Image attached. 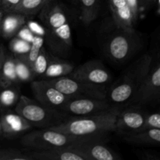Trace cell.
I'll list each match as a JSON object with an SVG mask.
<instances>
[{
  "instance_id": "5b68a950",
  "label": "cell",
  "mask_w": 160,
  "mask_h": 160,
  "mask_svg": "<svg viewBox=\"0 0 160 160\" xmlns=\"http://www.w3.org/2000/svg\"><path fill=\"white\" fill-rule=\"evenodd\" d=\"M81 140L60 131L51 129L36 130L25 134L21 139L24 146L35 151L64 148Z\"/></svg>"
},
{
  "instance_id": "9a60e30c",
  "label": "cell",
  "mask_w": 160,
  "mask_h": 160,
  "mask_svg": "<svg viewBox=\"0 0 160 160\" xmlns=\"http://www.w3.org/2000/svg\"><path fill=\"white\" fill-rule=\"evenodd\" d=\"M32 160H86L80 153L64 147L29 153Z\"/></svg>"
},
{
  "instance_id": "cb8c5ba5",
  "label": "cell",
  "mask_w": 160,
  "mask_h": 160,
  "mask_svg": "<svg viewBox=\"0 0 160 160\" xmlns=\"http://www.w3.org/2000/svg\"><path fill=\"white\" fill-rule=\"evenodd\" d=\"M52 57V56L48 54L46 50H45V48L42 47L37 59H36V60L34 61L32 67H31L33 72L34 73V76L36 77L44 75L48 63L51 61Z\"/></svg>"
},
{
  "instance_id": "484cf974",
  "label": "cell",
  "mask_w": 160,
  "mask_h": 160,
  "mask_svg": "<svg viewBox=\"0 0 160 160\" xmlns=\"http://www.w3.org/2000/svg\"><path fill=\"white\" fill-rule=\"evenodd\" d=\"M31 49H30L29 52H28L24 57H20V58L23 59V60L26 61V62L31 66V67H32L33 63H34V61H35L36 59H37L41 49H42V47H43L44 37L34 35V38H33L32 42H31Z\"/></svg>"
},
{
  "instance_id": "f35d334b",
  "label": "cell",
  "mask_w": 160,
  "mask_h": 160,
  "mask_svg": "<svg viewBox=\"0 0 160 160\" xmlns=\"http://www.w3.org/2000/svg\"><path fill=\"white\" fill-rule=\"evenodd\" d=\"M1 3H2V0H0V6H1Z\"/></svg>"
},
{
  "instance_id": "44dd1931",
  "label": "cell",
  "mask_w": 160,
  "mask_h": 160,
  "mask_svg": "<svg viewBox=\"0 0 160 160\" xmlns=\"http://www.w3.org/2000/svg\"><path fill=\"white\" fill-rule=\"evenodd\" d=\"M74 67L73 64L52 56L44 73V76L47 79H52L59 77L67 76L72 73Z\"/></svg>"
},
{
  "instance_id": "30bf717a",
  "label": "cell",
  "mask_w": 160,
  "mask_h": 160,
  "mask_svg": "<svg viewBox=\"0 0 160 160\" xmlns=\"http://www.w3.org/2000/svg\"><path fill=\"white\" fill-rule=\"evenodd\" d=\"M113 105L107 99L92 98H70L62 107L61 112L75 117H87L111 109Z\"/></svg>"
},
{
  "instance_id": "9c48e42d",
  "label": "cell",
  "mask_w": 160,
  "mask_h": 160,
  "mask_svg": "<svg viewBox=\"0 0 160 160\" xmlns=\"http://www.w3.org/2000/svg\"><path fill=\"white\" fill-rule=\"evenodd\" d=\"M33 95L38 102L49 109L61 112L64 105L70 97L64 95L52 85L46 79L31 82Z\"/></svg>"
},
{
  "instance_id": "7a4b0ae2",
  "label": "cell",
  "mask_w": 160,
  "mask_h": 160,
  "mask_svg": "<svg viewBox=\"0 0 160 160\" xmlns=\"http://www.w3.org/2000/svg\"><path fill=\"white\" fill-rule=\"evenodd\" d=\"M152 63L150 55L145 54L134 61L106 93V98L113 106L129 103L141 88Z\"/></svg>"
},
{
  "instance_id": "5bb4252c",
  "label": "cell",
  "mask_w": 160,
  "mask_h": 160,
  "mask_svg": "<svg viewBox=\"0 0 160 160\" xmlns=\"http://www.w3.org/2000/svg\"><path fill=\"white\" fill-rule=\"evenodd\" d=\"M112 19L119 29L134 31V22L127 0H109Z\"/></svg>"
},
{
  "instance_id": "8d00e7d4",
  "label": "cell",
  "mask_w": 160,
  "mask_h": 160,
  "mask_svg": "<svg viewBox=\"0 0 160 160\" xmlns=\"http://www.w3.org/2000/svg\"><path fill=\"white\" fill-rule=\"evenodd\" d=\"M158 6H159V12H160V0H158Z\"/></svg>"
},
{
  "instance_id": "d6a6232c",
  "label": "cell",
  "mask_w": 160,
  "mask_h": 160,
  "mask_svg": "<svg viewBox=\"0 0 160 160\" xmlns=\"http://www.w3.org/2000/svg\"><path fill=\"white\" fill-rule=\"evenodd\" d=\"M127 2H128L130 9H131L134 23H136V22L138 21V19L139 10H140L138 0H127Z\"/></svg>"
},
{
  "instance_id": "f1b7e54d",
  "label": "cell",
  "mask_w": 160,
  "mask_h": 160,
  "mask_svg": "<svg viewBox=\"0 0 160 160\" xmlns=\"http://www.w3.org/2000/svg\"><path fill=\"white\" fill-rule=\"evenodd\" d=\"M148 128L160 129V112L147 115L146 129Z\"/></svg>"
},
{
  "instance_id": "603a6c76",
  "label": "cell",
  "mask_w": 160,
  "mask_h": 160,
  "mask_svg": "<svg viewBox=\"0 0 160 160\" xmlns=\"http://www.w3.org/2000/svg\"><path fill=\"white\" fill-rule=\"evenodd\" d=\"M14 58H15L16 73L19 81L28 82L33 81L35 76L31 66L26 61L18 56H14Z\"/></svg>"
},
{
  "instance_id": "ac0fdd59",
  "label": "cell",
  "mask_w": 160,
  "mask_h": 160,
  "mask_svg": "<svg viewBox=\"0 0 160 160\" xmlns=\"http://www.w3.org/2000/svg\"><path fill=\"white\" fill-rule=\"evenodd\" d=\"M17 82H19V80L16 73L14 55L5 52L0 69V84L3 87L7 88Z\"/></svg>"
},
{
  "instance_id": "277c9868",
  "label": "cell",
  "mask_w": 160,
  "mask_h": 160,
  "mask_svg": "<svg viewBox=\"0 0 160 160\" xmlns=\"http://www.w3.org/2000/svg\"><path fill=\"white\" fill-rule=\"evenodd\" d=\"M16 112L28 120L31 125L45 127L58 124L61 115L59 111L49 109L36 100L31 99L25 95H21L17 101Z\"/></svg>"
},
{
  "instance_id": "ffe728a7",
  "label": "cell",
  "mask_w": 160,
  "mask_h": 160,
  "mask_svg": "<svg viewBox=\"0 0 160 160\" xmlns=\"http://www.w3.org/2000/svg\"><path fill=\"white\" fill-rule=\"evenodd\" d=\"M124 138L127 142L134 144L160 145V129L148 128L141 132L127 134Z\"/></svg>"
},
{
  "instance_id": "1f68e13d",
  "label": "cell",
  "mask_w": 160,
  "mask_h": 160,
  "mask_svg": "<svg viewBox=\"0 0 160 160\" xmlns=\"http://www.w3.org/2000/svg\"><path fill=\"white\" fill-rule=\"evenodd\" d=\"M16 36L20 38L23 39V40L27 41V42H32L33 38L34 37V34L31 32V30L29 29V28L28 27V25L25 24L22 27L21 29L17 32V34H16Z\"/></svg>"
},
{
  "instance_id": "d6986e66",
  "label": "cell",
  "mask_w": 160,
  "mask_h": 160,
  "mask_svg": "<svg viewBox=\"0 0 160 160\" xmlns=\"http://www.w3.org/2000/svg\"><path fill=\"white\" fill-rule=\"evenodd\" d=\"M80 9V19L84 25H89L99 12V0H72Z\"/></svg>"
},
{
  "instance_id": "4dcf8cb0",
  "label": "cell",
  "mask_w": 160,
  "mask_h": 160,
  "mask_svg": "<svg viewBox=\"0 0 160 160\" xmlns=\"http://www.w3.org/2000/svg\"><path fill=\"white\" fill-rule=\"evenodd\" d=\"M21 0H2L1 7L6 13L14 12Z\"/></svg>"
},
{
  "instance_id": "8992f818",
  "label": "cell",
  "mask_w": 160,
  "mask_h": 160,
  "mask_svg": "<svg viewBox=\"0 0 160 160\" xmlns=\"http://www.w3.org/2000/svg\"><path fill=\"white\" fill-rule=\"evenodd\" d=\"M59 92L70 98H92L107 99L105 86L96 85L78 81L67 76L46 79Z\"/></svg>"
},
{
  "instance_id": "4316f807",
  "label": "cell",
  "mask_w": 160,
  "mask_h": 160,
  "mask_svg": "<svg viewBox=\"0 0 160 160\" xmlns=\"http://www.w3.org/2000/svg\"><path fill=\"white\" fill-rule=\"evenodd\" d=\"M0 160H32L29 153L25 154L20 150L9 148L0 150Z\"/></svg>"
},
{
  "instance_id": "d590c367",
  "label": "cell",
  "mask_w": 160,
  "mask_h": 160,
  "mask_svg": "<svg viewBox=\"0 0 160 160\" xmlns=\"http://www.w3.org/2000/svg\"><path fill=\"white\" fill-rule=\"evenodd\" d=\"M6 12H4V10L2 9V8L0 6V36H1V26H2V21L3 17H4V14Z\"/></svg>"
},
{
  "instance_id": "7c38bea8",
  "label": "cell",
  "mask_w": 160,
  "mask_h": 160,
  "mask_svg": "<svg viewBox=\"0 0 160 160\" xmlns=\"http://www.w3.org/2000/svg\"><path fill=\"white\" fill-rule=\"evenodd\" d=\"M102 140L81 139L67 148L80 153L86 160H118V155L109 147L103 145Z\"/></svg>"
},
{
  "instance_id": "6da1fadb",
  "label": "cell",
  "mask_w": 160,
  "mask_h": 160,
  "mask_svg": "<svg viewBox=\"0 0 160 160\" xmlns=\"http://www.w3.org/2000/svg\"><path fill=\"white\" fill-rule=\"evenodd\" d=\"M120 112L117 106L87 117H73L49 128L81 139L102 140L108 133L116 131V120Z\"/></svg>"
},
{
  "instance_id": "52a82bcc",
  "label": "cell",
  "mask_w": 160,
  "mask_h": 160,
  "mask_svg": "<svg viewBox=\"0 0 160 160\" xmlns=\"http://www.w3.org/2000/svg\"><path fill=\"white\" fill-rule=\"evenodd\" d=\"M139 40L135 31H128L119 29L109 38L106 45V52L112 60L124 62L135 52Z\"/></svg>"
},
{
  "instance_id": "836d02e7",
  "label": "cell",
  "mask_w": 160,
  "mask_h": 160,
  "mask_svg": "<svg viewBox=\"0 0 160 160\" xmlns=\"http://www.w3.org/2000/svg\"><path fill=\"white\" fill-rule=\"evenodd\" d=\"M5 55V50L3 48L2 45H0V69H1L2 67V59H3V56Z\"/></svg>"
},
{
  "instance_id": "f546056e",
  "label": "cell",
  "mask_w": 160,
  "mask_h": 160,
  "mask_svg": "<svg viewBox=\"0 0 160 160\" xmlns=\"http://www.w3.org/2000/svg\"><path fill=\"white\" fill-rule=\"evenodd\" d=\"M26 24L28 25L29 29L31 30V32L34 35L42 36V37H45L46 35V31H45V28L43 26H42V25L39 24V23H38L37 22L30 20V21H27Z\"/></svg>"
},
{
  "instance_id": "4fadbf2b",
  "label": "cell",
  "mask_w": 160,
  "mask_h": 160,
  "mask_svg": "<svg viewBox=\"0 0 160 160\" xmlns=\"http://www.w3.org/2000/svg\"><path fill=\"white\" fill-rule=\"evenodd\" d=\"M147 115L135 106L120 110L116 120V131L127 135L145 131L146 130Z\"/></svg>"
},
{
  "instance_id": "e575fe53",
  "label": "cell",
  "mask_w": 160,
  "mask_h": 160,
  "mask_svg": "<svg viewBox=\"0 0 160 160\" xmlns=\"http://www.w3.org/2000/svg\"><path fill=\"white\" fill-rule=\"evenodd\" d=\"M154 0H138V3H139V6H145L146 5L149 4V3L152 2Z\"/></svg>"
},
{
  "instance_id": "ba28073f",
  "label": "cell",
  "mask_w": 160,
  "mask_h": 160,
  "mask_svg": "<svg viewBox=\"0 0 160 160\" xmlns=\"http://www.w3.org/2000/svg\"><path fill=\"white\" fill-rule=\"evenodd\" d=\"M160 102V61L151 68L143 84L128 104L134 106L156 105Z\"/></svg>"
},
{
  "instance_id": "8fae6325",
  "label": "cell",
  "mask_w": 160,
  "mask_h": 160,
  "mask_svg": "<svg viewBox=\"0 0 160 160\" xmlns=\"http://www.w3.org/2000/svg\"><path fill=\"white\" fill-rule=\"evenodd\" d=\"M69 76L83 82L100 86L109 84L112 78L104 65L96 60H90L74 68Z\"/></svg>"
},
{
  "instance_id": "83f0119b",
  "label": "cell",
  "mask_w": 160,
  "mask_h": 160,
  "mask_svg": "<svg viewBox=\"0 0 160 160\" xmlns=\"http://www.w3.org/2000/svg\"><path fill=\"white\" fill-rule=\"evenodd\" d=\"M18 99V93L13 89H6L0 93V103L5 106H12Z\"/></svg>"
},
{
  "instance_id": "7402d4cb",
  "label": "cell",
  "mask_w": 160,
  "mask_h": 160,
  "mask_svg": "<svg viewBox=\"0 0 160 160\" xmlns=\"http://www.w3.org/2000/svg\"><path fill=\"white\" fill-rule=\"evenodd\" d=\"M52 0H21L14 12L24 14L26 16L39 13L45 6Z\"/></svg>"
},
{
  "instance_id": "74e56055",
  "label": "cell",
  "mask_w": 160,
  "mask_h": 160,
  "mask_svg": "<svg viewBox=\"0 0 160 160\" xmlns=\"http://www.w3.org/2000/svg\"><path fill=\"white\" fill-rule=\"evenodd\" d=\"M2 130V126H1V121H0V131Z\"/></svg>"
},
{
  "instance_id": "d4e9b609",
  "label": "cell",
  "mask_w": 160,
  "mask_h": 160,
  "mask_svg": "<svg viewBox=\"0 0 160 160\" xmlns=\"http://www.w3.org/2000/svg\"><path fill=\"white\" fill-rule=\"evenodd\" d=\"M31 42H27L17 36L12 38L9 42V48L14 56L24 57L31 49Z\"/></svg>"
},
{
  "instance_id": "3957f363",
  "label": "cell",
  "mask_w": 160,
  "mask_h": 160,
  "mask_svg": "<svg viewBox=\"0 0 160 160\" xmlns=\"http://www.w3.org/2000/svg\"><path fill=\"white\" fill-rule=\"evenodd\" d=\"M39 13L52 49L61 52L70 48L72 46L71 29L62 6L52 0Z\"/></svg>"
},
{
  "instance_id": "2e32d148",
  "label": "cell",
  "mask_w": 160,
  "mask_h": 160,
  "mask_svg": "<svg viewBox=\"0 0 160 160\" xmlns=\"http://www.w3.org/2000/svg\"><path fill=\"white\" fill-rule=\"evenodd\" d=\"M28 16L19 12L5 13L2 21L1 36L5 38H12L23 25L26 24Z\"/></svg>"
},
{
  "instance_id": "e0dca14e",
  "label": "cell",
  "mask_w": 160,
  "mask_h": 160,
  "mask_svg": "<svg viewBox=\"0 0 160 160\" xmlns=\"http://www.w3.org/2000/svg\"><path fill=\"white\" fill-rule=\"evenodd\" d=\"M1 126L3 132L9 135L19 134L31 128V123L17 113H9L3 116Z\"/></svg>"
}]
</instances>
